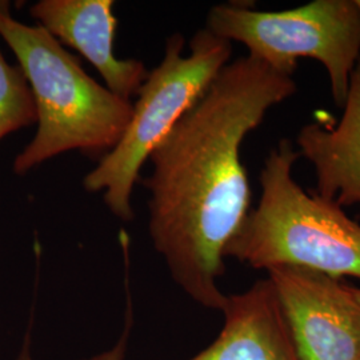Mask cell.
Segmentation results:
<instances>
[{"mask_svg": "<svg viewBox=\"0 0 360 360\" xmlns=\"http://www.w3.org/2000/svg\"><path fill=\"white\" fill-rule=\"evenodd\" d=\"M297 92L294 77L245 55L226 65L150 155L148 232L172 281L221 311L226 248L251 211L242 146L271 108Z\"/></svg>", "mask_w": 360, "mask_h": 360, "instance_id": "obj_1", "label": "cell"}, {"mask_svg": "<svg viewBox=\"0 0 360 360\" xmlns=\"http://www.w3.org/2000/svg\"><path fill=\"white\" fill-rule=\"evenodd\" d=\"M0 39L25 72L37 107V134L13 160L16 175L68 151L101 160L115 148L132 116L131 101L91 77L43 27L16 20L3 0Z\"/></svg>", "mask_w": 360, "mask_h": 360, "instance_id": "obj_2", "label": "cell"}, {"mask_svg": "<svg viewBox=\"0 0 360 360\" xmlns=\"http://www.w3.org/2000/svg\"><path fill=\"white\" fill-rule=\"evenodd\" d=\"M299 158L290 139L271 150L259 176V203L226 257L257 270L288 266L360 281V224L342 207L303 190L292 176Z\"/></svg>", "mask_w": 360, "mask_h": 360, "instance_id": "obj_3", "label": "cell"}, {"mask_svg": "<svg viewBox=\"0 0 360 360\" xmlns=\"http://www.w3.org/2000/svg\"><path fill=\"white\" fill-rule=\"evenodd\" d=\"M184 44L180 34L167 39L163 59L148 71L132 103L122 139L83 180L89 193H103L105 206L123 221L135 218L132 193L150 155L231 62V43L207 28L193 35L188 55Z\"/></svg>", "mask_w": 360, "mask_h": 360, "instance_id": "obj_4", "label": "cell"}, {"mask_svg": "<svg viewBox=\"0 0 360 360\" xmlns=\"http://www.w3.org/2000/svg\"><path fill=\"white\" fill-rule=\"evenodd\" d=\"M205 28L230 43H242L247 55L287 77H294L302 58L319 62L335 104L343 107L360 59L356 0H314L284 11L218 4L208 11Z\"/></svg>", "mask_w": 360, "mask_h": 360, "instance_id": "obj_5", "label": "cell"}, {"mask_svg": "<svg viewBox=\"0 0 360 360\" xmlns=\"http://www.w3.org/2000/svg\"><path fill=\"white\" fill-rule=\"evenodd\" d=\"M302 360H358L360 300L343 279L300 267L267 271Z\"/></svg>", "mask_w": 360, "mask_h": 360, "instance_id": "obj_6", "label": "cell"}, {"mask_svg": "<svg viewBox=\"0 0 360 360\" xmlns=\"http://www.w3.org/2000/svg\"><path fill=\"white\" fill-rule=\"evenodd\" d=\"M114 4V0H39L30 13L60 44L87 59L108 90L131 101L148 71L138 59L116 56Z\"/></svg>", "mask_w": 360, "mask_h": 360, "instance_id": "obj_7", "label": "cell"}, {"mask_svg": "<svg viewBox=\"0 0 360 360\" xmlns=\"http://www.w3.org/2000/svg\"><path fill=\"white\" fill-rule=\"evenodd\" d=\"M217 339L188 360H302L270 279L227 295Z\"/></svg>", "mask_w": 360, "mask_h": 360, "instance_id": "obj_8", "label": "cell"}, {"mask_svg": "<svg viewBox=\"0 0 360 360\" xmlns=\"http://www.w3.org/2000/svg\"><path fill=\"white\" fill-rule=\"evenodd\" d=\"M336 124L314 122L296 136V151L312 165L318 193L336 206H360V59Z\"/></svg>", "mask_w": 360, "mask_h": 360, "instance_id": "obj_9", "label": "cell"}, {"mask_svg": "<svg viewBox=\"0 0 360 360\" xmlns=\"http://www.w3.org/2000/svg\"><path fill=\"white\" fill-rule=\"evenodd\" d=\"M37 123V107L19 65L6 60L0 47V141Z\"/></svg>", "mask_w": 360, "mask_h": 360, "instance_id": "obj_10", "label": "cell"}, {"mask_svg": "<svg viewBox=\"0 0 360 360\" xmlns=\"http://www.w3.org/2000/svg\"><path fill=\"white\" fill-rule=\"evenodd\" d=\"M132 330V316L131 314L127 315V319L124 323V328L123 333L120 335V338L117 339L115 345L112 347L105 349L103 352L92 356L87 360H126V352H127V346H129V338ZM15 360H34L31 356V352L28 349V346L22 349V352L16 356Z\"/></svg>", "mask_w": 360, "mask_h": 360, "instance_id": "obj_11", "label": "cell"}, {"mask_svg": "<svg viewBox=\"0 0 360 360\" xmlns=\"http://www.w3.org/2000/svg\"><path fill=\"white\" fill-rule=\"evenodd\" d=\"M354 291H355V295L358 296V299L360 300V288L359 287H354Z\"/></svg>", "mask_w": 360, "mask_h": 360, "instance_id": "obj_12", "label": "cell"}, {"mask_svg": "<svg viewBox=\"0 0 360 360\" xmlns=\"http://www.w3.org/2000/svg\"><path fill=\"white\" fill-rule=\"evenodd\" d=\"M356 3H358V7H359L360 10V0H356Z\"/></svg>", "mask_w": 360, "mask_h": 360, "instance_id": "obj_13", "label": "cell"}, {"mask_svg": "<svg viewBox=\"0 0 360 360\" xmlns=\"http://www.w3.org/2000/svg\"><path fill=\"white\" fill-rule=\"evenodd\" d=\"M358 360H360V356H359V359H358Z\"/></svg>", "mask_w": 360, "mask_h": 360, "instance_id": "obj_14", "label": "cell"}]
</instances>
